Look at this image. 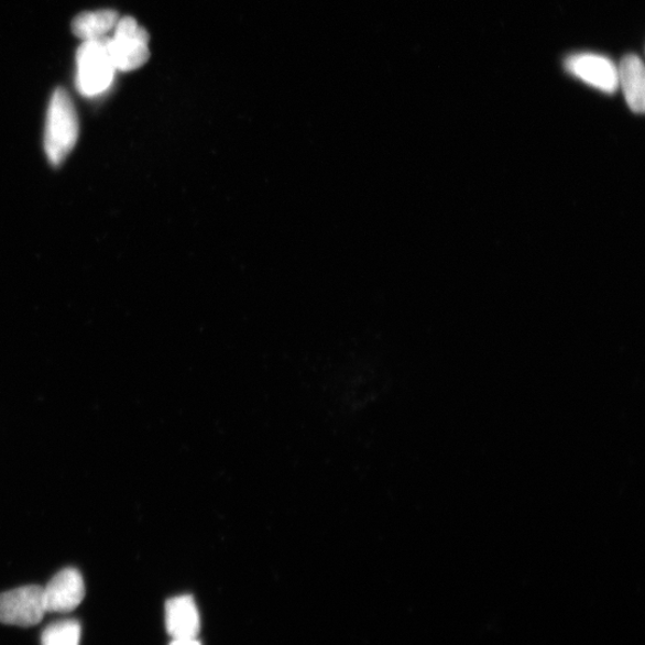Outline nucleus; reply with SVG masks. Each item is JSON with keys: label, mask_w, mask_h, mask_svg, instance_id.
Returning a JSON list of instances; mask_svg holds the SVG:
<instances>
[{"label": "nucleus", "mask_w": 645, "mask_h": 645, "mask_svg": "<svg viewBox=\"0 0 645 645\" xmlns=\"http://www.w3.org/2000/svg\"><path fill=\"white\" fill-rule=\"evenodd\" d=\"M79 135V121L72 97L65 89L54 91L47 110L45 151L53 166H61L73 152Z\"/></svg>", "instance_id": "obj_1"}, {"label": "nucleus", "mask_w": 645, "mask_h": 645, "mask_svg": "<svg viewBox=\"0 0 645 645\" xmlns=\"http://www.w3.org/2000/svg\"><path fill=\"white\" fill-rule=\"evenodd\" d=\"M116 72L108 50V37L83 42L77 52L76 77V86L81 95L94 97L107 91Z\"/></svg>", "instance_id": "obj_2"}, {"label": "nucleus", "mask_w": 645, "mask_h": 645, "mask_svg": "<svg viewBox=\"0 0 645 645\" xmlns=\"http://www.w3.org/2000/svg\"><path fill=\"white\" fill-rule=\"evenodd\" d=\"M113 32V37H108V50L116 69L132 73L143 67L150 59V35L145 28L125 17L119 20Z\"/></svg>", "instance_id": "obj_3"}, {"label": "nucleus", "mask_w": 645, "mask_h": 645, "mask_svg": "<svg viewBox=\"0 0 645 645\" xmlns=\"http://www.w3.org/2000/svg\"><path fill=\"white\" fill-rule=\"evenodd\" d=\"M46 614L44 588L25 586L0 594V623L30 627Z\"/></svg>", "instance_id": "obj_4"}, {"label": "nucleus", "mask_w": 645, "mask_h": 645, "mask_svg": "<svg viewBox=\"0 0 645 645\" xmlns=\"http://www.w3.org/2000/svg\"><path fill=\"white\" fill-rule=\"evenodd\" d=\"M568 72L606 94H613L620 88L619 66L610 58L593 53H579L570 55L566 61Z\"/></svg>", "instance_id": "obj_5"}, {"label": "nucleus", "mask_w": 645, "mask_h": 645, "mask_svg": "<svg viewBox=\"0 0 645 645\" xmlns=\"http://www.w3.org/2000/svg\"><path fill=\"white\" fill-rule=\"evenodd\" d=\"M42 588L46 613L73 612L86 597V584L81 573L75 568L63 569Z\"/></svg>", "instance_id": "obj_6"}, {"label": "nucleus", "mask_w": 645, "mask_h": 645, "mask_svg": "<svg viewBox=\"0 0 645 645\" xmlns=\"http://www.w3.org/2000/svg\"><path fill=\"white\" fill-rule=\"evenodd\" d=\"M165 624L173 639H194L200 633V614L189 595H179L166 601Z\"/></svg>", "instance_id": "obj_7"}, {"label": "nucleus", "mask_w": 645, "mask_h": 645, "mask_svg": "<svg viewBox=\"0 0 645 645\" xmlns=\"http://www.w3.org/2000/svg\"><path fill=\"white\" fill-rule=\"evenodd\" d=\"M619 78L628 108L634 113L642 114L645 108V73L643 62L637 55L628 54L622 59Z\"/></svg>", "instance_id": "obj_8"}, {"label": "nucleus", "mask_w": 645, "mask_h": 645, "mask_svg": "<svg viewBox=\"0 0 645 645\" xmlns=\"http://www.w3.org/2000/svg\"><path fill=\"white\" fill-rule=\"evenodd\" d=\"M119 20V13L114 10L83 12L75 19L73 32L84 41L105 39L116 30Z\"/></svg>", "instance_id": "obj_9"}, {"label": "nucleus", "mask_w": 645, "mask_h": 645, "mask_svg": "<svg viewBox=\"0 0 645 645\" xmlns=\"http://www.w3.org/2000/svg\"><path fill=\"white\" fill-rule=\"evenodd\" d=\"M81 627L77 621L67 620L50 624L42 633V645H79Z\"/></svg>", "instance_id": "obj_10"}, {"label": "nucleus", "mask_w": 645, "mask_h": 645, "mask_svg": "<svg viewBox=\"0 0 645 645\" xmlns=\"http://www.w3.org/2000/svg\"><path fill=\"white\" fill-rule=\"evenodd\" d=\"M171 645H201L198 638L194 639H173Z\"/></svg>", "instance_id": "obj_11"}]
</instances>
